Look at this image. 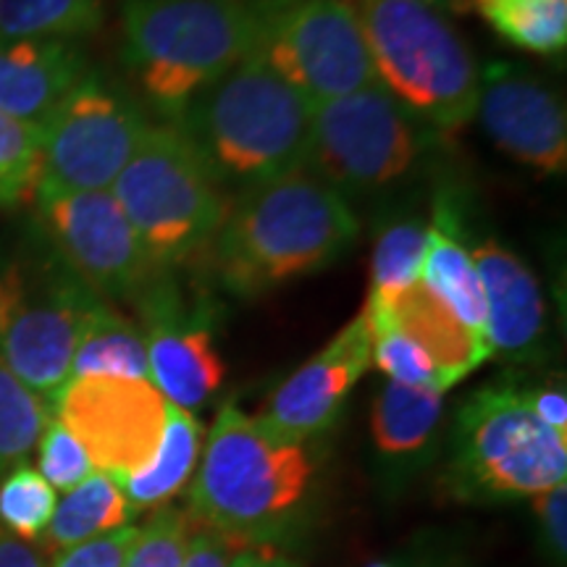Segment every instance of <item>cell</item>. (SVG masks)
Segmentation results:
<instances>
[{
    "instance_id": "18",
    "label": "cell",
    "mask_w": 567,
    "mask_h": 567,
    "mask_svg": "<svg viewBox=\"0 0 567 567\" xmlns=\"http://www.w3.org/2000/svg\"><path fill=\"white\" fill-rule=\"evenodd\" d=\"M471 255L486 297L488 350L513 363L534 360L544 337V300L536 276L496 243L478 245Z\"/></svg>"
},
{
    "instance_id": "5",
    "label": "cell",
    "mask_w": 567,
    "mask_h": 567,
    "mask_svg": "<svg viewBox=\"0 0 567 567\" xmlns=\"http://www.w3.org/2000/svg\"><path fill=\"white\" fill-rule=\"evenodd\" d=\"M358 13L381 87L439 130L476 116L481 74L471 48L442 11L415 0H347Z\"/></svg>"
},
{
    "instance_id": "33",
    "label": "cell",
    "mask_w": 567,
    "mask_h": 567,
    "mask_svg": "<svg viewBox=\"0 0 567 567\" xmlns=\"http://www.w3.org/2000/svg\"><path fill=\"white\" fill-rule=\"evenodd\" d=\"M40 476L59 492H71L80 486L84 478L92 476V463L84 452V446L76 442V436L63 425L59 417H53L45 425L40 436Z\"/></svg>"
},
{
    "instance_id": "27",
    "label": "cell",
    "mask_w": 567,
    "mask_h": 567,
    "mask_svg": "<svg viewBox=\"0 0 567 567\" xmlns=\"http://www.w3.org/2000/svg\"><path fill=\"white\" fill-rule=\"evenodd\" d=\"M51 410L0 360V478L13 467L24 465L45 425L53 421Z\"/></svg>"
},
{
    "instance_id": "32",
    "label": "cell",
    "mask_w": 567,
    "mask_h": 567,
    "mask_svg": "<svg viewBox=\"0 0 567 567\" xmlns=\"http://www.w3.org/2000/svg\"><path fill=\"white\" fill-rule=\"evenodd\" d=\"M368 323H371L373 339L371 360L379 371H384L389 375V381L408 386H434L439 392H444L442 384H439L434 360H431L413 339L402 334L400 329H394L392 323L379 321V318L368 316Z\"/></svg>"
},
{
    "instance_id": "39",
    "label": "cell",
    "mask_w": 567,
    "mask_h": 567,
    "mask_svg": "<svg viewBox=\"0 0 567 567\" xmlns=\"http://www.w3.org/2000/svg\"><path fill=\"white\" fill-rule=\"evenodd\" d=\"M231 567H300L289 557L279 555L271 547H237Z\"/></svg>"
},
{
    "instance_id": "26",
    "label": "cell",
    "mask_w": 567,
    "mask_h": 567,
    "mask_svg": "<svg viewBox=\"0 0 567 567\" xmlns=\"http://www.w3.org/2000/svg\"><path fill=\"white\" fill-rule=\"evenodd\" d=\"M481 17L509 45L557 55L567 45V0H473Z\"/></svg>"
},
{
    "instance_id": "25",
    "label": "cell",
    "mask_w": 567,
    "mask_h": 567,
    "mask_svg": "<svg viewBox=\"0 0 567 567\" xmlns=\"http://www.w3.org/2000/svg\"><path fill=\"white\" fill-rule=\"evenodd\" d=\"M103 19V0H0V40L87 38Z\"/></svg>"
},
{
    "instance_id": "22",
    "label": "cell",
    "mask_w": 567,
    "mask_h": 567,
    "mask_svg": "<svg viewBox=\"0 0 567 567\" xmlns=\"http://www.w3.org/2000/svg\"><path fill=\"white\" fill-rule=\"evenodd\" d=\"M203 429L189 410H182L168 402L166 429L151 463L137 473L126 476L122 484L126 502L134 513L140 509H158L174 499L189 484L200 463Z\"/></svg>"
},
{
    "instance_id": "8",
    "label": "cell",
    "mask_w": 567,
    "mask_h": 567,
    "mask_svg": "<svg viewBox=\"0 0 567 567\" xmlns=\"http://www.w3.org/2000/svg\"><path fill=\"white\" fill-rule=\"evenodd\" d=\"M153 266H174L208 245L226 205L224 189L176 126H151L111 187Z\"/></svg>"
},
{
    "instance_id": "11",
    "label": "cell",
    "mask_w": 567,
    "mask_h": 567,
    "mask_svg": "<svg viewBox=\"0 0 567 567\" xmlns=\"http://www.w3.org/2000/svg\"><path fill=\"white\" fill-rule=\"evenodd\" d=\"M147 130L151 124L130 97L87 76L40 130L42 174L38 189H111Z\"/></svg>"
},
{
    "instance_id": "21",
    "label": "cell",
    "mask_w": 567,
    "mask_h": 567,
    "mask_svg": "<svg viewBox=\"0 0 567 567\" xmlns=\"http://www.w3.org/2000/svg\"><path fill=\"white\" fill-rule=\"evenodd\" d=\"M421 284L431 289L473 334L486 342V297L473 255L452 229V216L439 210L436 224L425 229ZM488 344V342H486Z\"/></svg>"
},
{
    "instance_id": "6",
    "label": "cell",
    "mask_w": 567,
    "mask_h": 567,
    "mask_svg": "<svg viewBox=\"0 0 567 567\" xmlns=\"http://www.w3.org/2000/svg\"><path fill=\"white\" fill-rule=\"evenodd\" d=\"M565 478L567 436L538 421L528 392L488 384L460 408L446 476L460 499H530Z\"/></svg>"
},
{
    "instance_id": "16",
    "label": "cell",
    "mask_w": 567,
    "mask_h": 567,
    "mask_svg": "<svg viewBox=\"0 0 567 567\" xmlns=\"http://www.w3.org/2000/svg\"><path fill=\"white\" fill-rule=\"evenodd\" d=\"M145 342L151 384L182 410H200L216 396L226 365L205 318L182 316L179 300L168 289H153L145 300Z\"/></svg>"
},
{
    "instance_id": "9",
    "label": "cell",
    "mask_w": 567,
    "mask_h": 567,
    "mask_svg": "<svg viewBox=\"0 0 567 567\" xmlns=\"http://www.w3.org/2000/svg\"><path fill=\"white\" fill-rule=\"evenodd\" d=\"M423 153V134L379 84L316 105L305 172L337 193H379L413 172Z\"/></svg>"
},
{
    "instance_id": "2",
    "label": "cell",
    "mask_w": 567,
    "mask_h": 567,
    "mask_svg": "<svg viewBox=\"0 0 567 567\" xmlns=\"http://www.w3.org/2000/svg\"><path fill=\"white\" fill-rule=\"evenodd\" d=\"M347 197L310 172L245 189L213 234V266L229 292L264 295L331 266L358 239Z\"/></svg>"
},
{
    "instance_id": "1",
    "label": "cell",
    "mask_w": 567,
    "mask_h": 567,
    "mask_svg": "<svg viewBox=\"0 0 567 567\" xmlns=\"http://www.w3.org/2000/svg\"><path fill=\"white\" fill-rule=\"evenodd\" d=\"M313 478L305 442L229 402L205 436L187 509L239 547H271L302 526Z\"/></svg>"
},
{
    "instance_id": "34",
    "label": "cell",
    "mask_w": 567,
    "mask_h": 567,
    "mask_svg": "<svg viewBox=\"0 0 567 567\" xmlns=\"http://www.w3.org/2000/svg\"><path fill=\"white\" fill-rule=\"evenodd\" d=\"M137 528L124 526L53 555L51 567H124Z\"/></svg>"
},
{
    "instance_id": "10",
    "label": "cell",
    "mask_w": 567,
    "mask_h": 567,
    "mask_svg": "<svg viewBox=\"0 0 567 567\" xmlns=\"http://www.w3.org/2000/svg\"><path fill=\"white\" fill-rule=\"evenodd\" d=\"M252 55L313 109L379 84L363 27L347 0H266Z\"/></svg>"
},
{
    "instance_id": "41",
    "label": "cell",
    "mask_w": 567,
    "mask_h": 567,
    "mask_svg": "<svg viewBox=\"0 0 567 567\" xmlns=\"http://www.w3.org/2000/svg\"><path fill=\"white\" fill-rule=\"evenodd\" d=\"M368 567H394V565H386V563H375V565H368Z\"/></svg>"
},
{
    "instance_id": "3",
    "label": "cell",
    "mask_w": 567,
    "mask_h": 567,
    "mask_svg": "<svg viewBox=\"0 0 567 567\" xmlns=\"http://www.w3.org/2000/svg\"><path fill=\"white\" fill-rule=\"evenodd\" d=\"M313 103L250 55L176 116L218 187L252 189L305 172Z\"/></svg>"
},
{
    "instance_id": "31",
    "label": "cell",
    "mask_w": 567,
    "mask_h": 567,
    "mask_svg": "<svg viewBox=\"0 0 567 567\" xmlns=\"http://www.w3.org/2000/svg\"><path fill=\"white\" fill-rule=\"evenodd\" d=\"M195 517L187 507L163 505L137 528L124 567H184Z\"/></svg>"
},
{
    "instance_id": "36",
    "label": "cell",
    "mask_w": 567,
    "mask_h": 567,
    "mask_svg": "<svg viewBox=\"0 0 567 567\" xmlns=\"http://www.w3.org/2000/svg\"><path fill=\"white\" fill-rule=\"evenodd\" d=\"M239 544L216 534V530L195 520L193 534H189L184 567H231V557Z\"/></svg>"
},
{
    "instance_id": "4",
    "label": "cell",
    "mask_w": 567,
    "mask_h": 567,
    "mask_svg": "<svg viewBox=\"0 0 567 567\" xmlns=\"http://www.w3.org/2000/svg\"><path fill=\"white\" fill-rule=\"evenodd\" d=\"M266 0H126L124 61L155 109L179 116L258 48Z\"/></svg>"
},
{
    "instance_id": "40",
    "label": "cell",
    "mask_w": 567,
    "mask_h": 567,
    "mask_svg": "<svg viewBox=\"0 0 567 567\" xmlns=\"http://www.w3.org/2000/svg\"><path fill=\"white\" fill-rule=\"evenodd\" d=\"M415 3L429 6V9L436 11H450V13H465L473 9V0H415Z\"/></svg>"
},
{
    "instance_id": "29",
    "label": "cell",
    "mask_w": 567,
    "mask_h": 567,
    "mask_svg": "<svg viewBox=\"0 0 567 567\" xmlns=\"http://www.w3.org/2000/svg\"><path fill=\"white\" fill-rule=\"evenodd\" d=\"M42 174V132L0 113V205L34 197Z\"/></svg>"
},
{
    "instance_id": "20",
    "label": "cell",
    "mask_w": 567,
    "mask_h": 567,
    "mask_svg": "<svg viewBox=\"0 0 567 567\" xmlns=\"http://www.w3.org/2000/svg\"><path fill=\"white\" fill-rule=\"evenodd\" d=\"M444 415V392L434 386H408L386 381L373 402L371 436L381 460L410 465L434 442Z\"/></svg>"
},
{
    "instance_id": "7",
    "label": "cell",
    "mask_w": 567,
    "mask_h": 567,
    "mask_svg": "<svg viewBox=\"0 0 567 567\" xmlns=\"http://www.w3.org/2000/svg\"><path fill=\"white\" fill-rule=\"evenodd\" d=\"M101 300L55 250L0 266V360L51 408L71 381L84 321Z\"/></svg>"
},
{
    "instance_id": "12",
    "label": "cell",
    "mask_w": 567,
    "mask_h": 567,
    "mask_svg": "<svg viewBox=\"0 0 567 567\" xmlns=\"http://www.w3.org/2000/svg\"><path fill=\"white\" fill-rule=\"evenodd\" d=\"M53 408L92 467L122 484L158 450L168 402L145 379L84 375L63 386Z\"/></svg>"
},
{
    "instance_id": "28",
    "label": "cell",
    "mask_w": 567,
    "mask_h": 567,
    "mask_svg": "<svg viewBox=\"0 0 567 567\" xmlns=\"http://www.w3.org/2000/svg\"><path fill=\"white\" fill-rule=\"evenodd\" d=\"M55 505V488L30 465L13 467L0 478V526L21 542L45 534Z\"/></svg>"
},
{
    "instance_id": "37",
    "label": "cell",
    "mask_w": 567,
    "mask_h": 567,
    "mask_svg": "<svg viewBox=\"0 0 567 567\" xmlns=\"http://www.w3.org/2000/svg\"><path fill=\"white\" fill-rule=\"evenodd\" d=\"M530 408L538 415V421L547 423L551 431L567 436V394L563 386H547L528 392Z\"/></svg>"
},
{
    "instance_id": "14",
    "label": "cell",
    "mask_w": 567,
    "mask_h": 567,
    "mask_svg": "<svg viewBox=\"0 0 567 567\" xmlns=\"http://www.w3.org/2000/svg\"><path fill=\"white\" fill-rule=\"evenodd\" d=\"M371 323L365 313H360L276 389L260 417L297 442H308L329 431L342 415L354 384L371 368Z\"/></svg>"
},
{
    "instance_id": "38",
    "label": "cell",
    "mask_w": 567,
    "mask_h": 567,
    "mask_svg": "<svg viewBox=\"0 0 567 567\" xmlns=\"http://www.w3.org/2000/svg\"><path fill=\"white\" fill-rule=\"evenodd\" d=\"M0 567H45V559L30 542L0 528Z\"/></svg>"
},
{
    "instance_id": "17",
    "label": "cell",
    "mask_w": 567,
    "mask_h": 567,
    "mask_svg": "<svg viewBox=\"0 0 567 567\" xmlns=\"http://www.w3.org/2000/svg\"><path fill=\"white\" fill-rule=\"evenodd\" d=\"M87 80L71 40H0V113L42 130Z\"/></svg>"
},
{
    "instance_id": "19",
    "label": "cell",
    "mask_w": 567,
    "mask_h": 567,
    "mask_svg": "<svg viewBox=\"0 0 567 567\" xmlns=\"http://www.w3.org/2000/svg\"><path fill=\"white\" fill-rule=\"evenodd\" d=\"M365 313L413 339L434 360L444 392L492 358L484 339L473 334L421 281L394 295H368Z\"/></svg>"
},
{
    "instance_id": "13",
    "label": "cell",
    "mask_w": 567,
    "mask_h": 567,
    "mask_svg": "<svg viewBox=\"0 0 567 567\" xmlns=\"http://www.w3.org/2000/svg\"><path fill=\"white\" fill-rule=\"evenodd\" d=\"M34 203L53 250L92 292L105 300L142 289L155 266L111 189H38Z\"/></svg>"
},
{
    "instance_id": "30",
    "label": "cell",
    "mask_w": 567,
    "mask_h": 567,
    "mask_svg": "<svg viewBox=\"0 0 567 567\" xmlns=\"http://www.w3.org/2000/svg\"><path fill=\"white\" fill-rule=\"evenodd\" d=\"M425 229L417 221L386 226L375 239L371 295H394L421 281Z\"/></svg>"
},
{
    "instance_id": "15",
    "label": "cell",
    "mask_w": 567,
    "mask_h": 567,
    "mask_svg": "<svg viewBox=\"0 0 567 567\" xmlns=\"http://www.w3.org/2000/svg\"><path fill=\"white\" fill-rule=\"evenodd\" d=\"M476 113L494 145L509 158L544 174L565 172V109L547 84L509 66L486 69Z\"/></svg>"
},
{
    "instance_id": "24",
    "label": "cell",
    "mask_w": 567,
    "mask_h": 567,
    "mask_svg": "<svg viewBox=\"0 0 567 567\" xmlns=\"http://www.w3.org/2000/svg\"><path fill=\"white\" fill-rule=\"evenodd\" d=\"M132 515L134 509L126 502L118 481L97 471L66 492L55 505L51 526L42 534V544L53 551L76 547L90 538L124 528Z\"/></svg>"
},
{
    "instance_id": "35",
    "label": "cell",
    "mask_w": 567,
    "mask_h": 567,
    "mask_svg": "<svg viewBox=\"0 0 567 567\" xmlns=\"http://www.w3.org/2000/svg\"><path fill=\"white\" fill-rule=\"evenodd\" d=\"M530 505L538 523V542L551 563L563 567L567 557V486L559 484L530 496Z\"/></svg>"
},
{
    "instance_id": "23",
    "label": "cell",
    "mask_w": 567,
    "mask_h": 567,
    "mask_svg": "<svg viewBox=\"0 0 567 567\" xmlns=\"http://www.w3.org/2000/svg\"><path fill=\"white\" fill-rule=\"evenodd\" d=\"M84 375L151 381L145 331L105 300L97 302L84 321L71 360V379Z\"/></svg>"
}]
</instances>
